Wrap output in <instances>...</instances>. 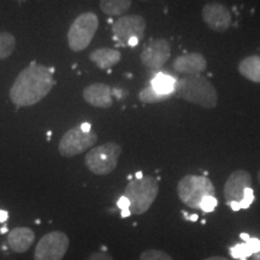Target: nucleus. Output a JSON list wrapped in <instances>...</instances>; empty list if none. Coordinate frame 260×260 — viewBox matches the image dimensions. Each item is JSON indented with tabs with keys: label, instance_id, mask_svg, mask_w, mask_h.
I'll return each mask as SVG.
<instances>
[{
	"label": "nucleus",
	"instance_id": "obj_1",
	"mask_svg": "<svg viewBox=\"0 0 260 260\" xmlns=\"http://www.w3.org/2000/svg\"><path fill=\"white\" fill-rule=\"evenodd\" d=\"M54 86L53 70L31 63L16 77L10 88V99L17 107L32 106L48 95Z\"/></svg>",
	"mask_w": 260,
	"mask_h": 260
},
{
	"label": "nucleus",
	"instance_id": "obj_2",
	"mask_svg": "<svg viewBox=\"0 0 260 260\" xmlns=\"http://www.w3.org/2000/svg\"><path fill=\"white\" fill-rule=\"evenodd\" d=\"M175 93L182 99L205 109H213L218 102V93L216 88L203 75L186 76L176 81Z\"/></svg>",
	"mask_w": 260,
	"mask_h": 260
},
{
	"label": "nucleus",
	"instance_id": "obj_3",
	"mask_svg": "<svg viewBox=\"0 0 260 260\" xmlns=\"http://www.w3.org/2000/svg\"><path fill=\"white\" fill-rule=\"evenodd\" d=\"M158 191V181L152 176H142L130 181L123 195L129 201V212L136 216L147 212L153 205Z\"/></svg>",
	"mask_w": 260,
	"mask_h": 260
},
{
	"label": "nucleus",
	"instance_id": "obj_4",
	"mask_svg": "<svg viewBox=\"0 0 260 260\" xmlns=\"http://www.w3.org/2000/svg\"><path fill=\"white\" fill-rule=\"evenodd\" d=\"M216 189L210 178L197 175H187L177 184V195L184 205L191 209H201L203 201L214 197Z\"/></svg>",
	"mask_w": 260,
	"mask_h": 260
},
{
	"label": "nucleus",
	"instance_id": "obj_5",
	"mask_svg": "<svg viewBox=\"0 0 260 260\" xmlns=\"http://www.w3.org/2000/svg\"><path fill=\"white\" fill-rule=\"evenodd\" d=\"M122 147L116 142H106L90 149L84 158V164L88 170L98 176L111 174L118 164Z\"/></svg>",
	"mask_w": 260,
	"mask_h": 260
},
{
	"label": "nucleus",
	"instance_id": "obj_6",
	"mask_svg": "<svg viewBox=\"0 0 260 260\" xmlns=\"http://www.w3.org/2000/svg\"><path fill=\"white\" fill-rule=\"evenodd\" d=\"M99 27V19L94 12H84L77 16L68 30V44L73 52L86 50L92 42Z\"/></svg>",
	"mask_w": 260,
	"mask_h": 260
},
{
	"label": "nucleus",
	"instance_id": "obj_7",
	"mask_svg": "<svg viewBox=\"0 0 260 260\" xmlns=\"http://www.w3.org/2000/svg\"><path fill=\"white\" fill-rule=\"evenodd\" d=\"M98 141L95 133L90 132L89 124L75 126L68 130L60 139L58 151L61 157L71 158L92 148Z\"/></svg>",
	"mask_w": 260,
	"mask_h": 260
},
{
	"label": "nucleus",
	"instance_id": "obj_8",
	"mask_svg": "<svg viewBox=\"0 0 260 260\" xmlns=\"http://www.w3.org/2000/svg\"><path fill=\"white\" fill-rule=\"evenodd\" d=\"M146 22L139 15H126L119 17L112 25L113 37L121 45L138 46L144 39Z\"/></svg>",
	"mask_w": 260,
	"mask_h": 260
},
{
	"label": "nucleus",
	"instance_id": "obj_9",
	"mask_svg": "<svg viewBox=\"0 0 260 260\" xmlns=\"http://www.w3.org/2000/svg\"><path fill=\"white\" fill-rule=\"evenodd\" d=\"M69 249V237L61 232L42 236L35 247L34 260H63Z\"/></svg>",
	"mask_w": 260,
	"mask_h": 260
},
{
	"label": "nucleus",
	"instance_id": "obj_10",
	"mask_svg": "<svg viewBox=\"0 0 260 260\" xmlns=\"http://www.w3.org/2000/svg\"><path fill=\"white\" fill-rule=\"evenodd\" d=\"M171 46L165 39H155L151 41L142 51L140 59L146 68L159 70L170 59Z\"/></svg>",
	"mask_w": 260,
	"mask_h": 260
},
{
	"label": "nucleus",
	"instance_id": "obj_11",
	"mask_svg": "<svg viewBox=\"0 0 260 260\" xmlns=\"http://www.w3.org/2000/svg\"><path fill=\"white\" fill-rule=\"evenodd\" d=\"M252 186V177L248 171L235 170L228 177V180L224 184V198H225L226 204H241L243 198H245V191L251 188Z\"/></svg>",
	"mask_w": 260,
	"mask_h": 260
},
{
	"label": "nucleus",
	"instance_id": "obj_12",
	"mask_svg": "<svg viewBox=\"0 0 260 260\" xmlns=\"http://www.w3.org/2000/svg\"><path fill=\"white\" fill-rule=\"evenodd\" d=\"M203 19L207 27L216 32H224L232 25V14L222 4H206L203 8Z\"/></svg>",
	"mask_w": 260,
	"mask_h": 260
},
{
	"label": "nucleus",
	"instance_id": "obj_13",
	"mask_svg": "<svg viewBox=\"0 0 260 260\" xmlns=\"http://www.w3.org/2000/svg\"><path fill=\"white\" fill-rule=\"evenodd\" d=\"M83 99L98 109H110L113 105L112 89L105 83H93L83 89Z\"/></svg>",
	"mask_w": 260,
	"mask_h": 260
},
{
	"label": "nucleus",
	"instance_id": "obj_14",
	"mask_svg": "<svg viewBox=\"0 0 260 260\" xmlns=\"http://www.w3.org/2000/svg\"><path fill=\"white\" fill-rule=\"evenodd\" d=\"M207 68V61L200 53H187L177 57L174 61L175 71L184 74L187 76H195L204 73Z\"/></svg>",
	"mask_w": 260,
	"mask_h": 260
},
{
	"label": "nucleus",
	"instance_id": "obj_15",
	"mask_svg": "<svg viewBox=\"0 0 260 260\" xmlns=\"http://www.w3.org/2000/svg\"><path fill=\"white\" fill-rule=\"evenodd\" d=\"M35 241V234L30 228L19 226L12 229L8 235L10 248L16 253H24L30 248Z\"/></svg>",
	"mask_w": 260,
	"mask_h": 260
},
{
	"label": "nucleus",
	"instance_id": "obj_16",
	"mask_svg": "<svg viewBox=\"0 0 260 260\" xmlns=\"http://www.w3.org/2000/svg\"><path fill=\"white\" fill-rule=\"evenodd\" d=\"M121 58V53L113 48H98L89 54L90 61L103 70L115 67L117 63H119Z\"/></svg>",
	"mask_w": 260,
	"mask_h": 260
},
{
	"label": "nucleus",
	"instance_id": "obj_17",
	"mask_svg": "<svg viewBox=\"0 0 260 260\" xmlns=\"http://www.w3.org/2000/svg\"><path fill=\"white\" fill-rule=\"evenodd\" d=\"M239 73L252 82L260 83V57L249 56L239 63Z\"/></svg>",
	"mask_w": 260,
	"mask_h": 260
},
{
	"label": "nucleus",
	"instance_id": "obj_18",
	"mask_svg": "<svg viewBox=\"0 0 260 260\" xmlns=\"http://www.w3.org/2000/svg\"><path fill=\"white\" fill-rule=\"evenodd\" d=\"M99 6L105 15L118 17L128 11L132 6V2L129 0H103L99 3Z\"/></svg>",
	"mask_w": 260,
	"mask_h": 260
},
{
	"label": "nucleus",
	"instance_id": "obj_19",
	"mask_svg": "<svg viewBox=\"0 0 260 260\" xmlns=\"http://www.w3.org/2000/svg\"><path fill=\"white\" fill-rule=\"evenodd\" d=\"M175 84H176L175 79H172L171 76L164 74L157 75L153 81H152V87L157 92L161 94H169V95H171L175 92Z\"/></svg>",
	"mask_w": 260,
	"mask_h": 260
},
{
	"label": "nucleus",
	"instance_id": "obj_20",
	"mask_svg": "<svg viewBox=\"0 0 260 260\" xmlns=\"http://www.w3.org/2000/svg\"><path fill=\"white\" fill-rule=\"evenodd\" d=\"M16 47V39L10 32H0V60L12 54Z\"/></svg>",
	"mask_w": 260,
	"mask_h": 260
},
{
	"label": "nucleus",
	"instance_id": "obj_21",
	"mask_svg": "<svg viewBox=\"0 0 260 260\" xmlns=\"http://www.w3.org/2000/svg\"><path fill=\"white\" fill-rule=\"evenodd\" d=\"M168 98H170L169 94L159 93L152 86L146 87V88L142 89L139 94V99L141 100L142 103H146V104L159 103V102H162V100L168 99Z\"/></svg>",
	"mask_w": 260,
	"mask_h": 260
},
{
	"label": "nucleus",
	"instance_id": "obj_22",
	"mask_svg": "<svg viewBox=\"0 0 260 260\" xmlns=\"http://www.w3.org/2000/svg\"><path fill=\"white\" fill-rule=\"evenodd\" d=\"M140 260H174L168 253L159 249H147L140 256Z\"/></svg>",
	"mask_w": 260,
	"mask_h": 260
},
{
	"label": "nucleus",
	"instance_id": "obj_23",
	"mask_svg": "<svg viewBox=\"0 0 260 260\" xmlns=\"http://www.w3.org/2000/svg\"><path fill=\"white\" fill-rule=\"evenodd\" d=\"M230 253H232L234 258L242 259V260H245L246 258H248V256L252 255V253L249 251L248 247H247L246 242L241 243V245H236L234 248L230 249Z\"/></svg>",
	"mask_w": 260,
	"mask_h": 260
},
{
	"label": "nucleus",
	"instance_id": "obj_24",
	"mask_svg": "<svg viewBox=\"0 0 260 260\" xmlns=\"http://www.w3.org/2000/svg\"><path fill=\"white\" fill-rule=\"evenodd\" d=\"M217 204H218V203H217L216 198H214V197H209V198H206V199L203 201L200 210H203L204 212H212V211L216 209Z\"/></svg>",
	"mask_w": 260,
	"mask_h": 260
},
{
	"label": "nucleus",
	"instance_id": "obj_25",
	"mask_svg": "<svg viewBox=\"0 0 260 260\" xmlns=\"http://www.w3.org/2000/svg\"><path fill=\"white\" fill-rule=\"evenodd\" d=\"M253 200H254V194H253L252 188H248V189L245 191V198H243L242 203L240 204V207H241V209H248V207L251 206V204L253 203Z\"/></svg>",
	"mask_w": 260,
	"mask_h": 260
},
{
	"label": "nucleus",
	"instance_id": "obj_26",
	"mask_svg": "<svg viewBox=\"0 0 260 260\" xmlns=\"http://www.w3.org/2000/svg\"><path fill=\"white\" fill-rule=\"evenodd\" d=\"M246 245L249 248V251H251L252 255L260 251V241L258 239H249L248 241L246 242Z\"/></svg>",
	"mask_w": 260,
	"mask_h": 260
},
{
	"label": "nucleus",
	"instance_id": "obj_27",
	"mask_svg": "<svg viewBox=\"0 0 260 260\" xmlns=\"http://www.w3.org/2000/svg\"><path fill=\"white\" fill-rule=\"evenodd\" d=\"M87 260H113V258L107 252H95L92 253Z\"/></svg>",
	"mask_w": 260,
	"mask_h": 260
},
{
	"label": "nucleus",
	"instance_id": "obj_28",
	"mask_svg": "<svg viewBox=\"0 0 260 260\" xmlns=\"http://www.w3.org/2000/svg\"><path fill=\"white\" fill-rule=\"evenodd\" d=\"M205 260H229V259L224 258V256H211V258H207Z\"/></svg>",
	"mask_w": 260,
	"mask_h": 260
},
{
	"label": "nucleus",
	"instance_id": "obj_29",
	"mask_svg": "<svg viewBox=\"0 0 260 260\" xmlns=\"http://www.w3.org/2000/svg\"><path fill=\"white\" fill-rule=\"evenodd\" d=\"M252 260H260V251L258 253H255V254L252 255Z\"/></svg>",
	"mask_w": 260,
	"mask_h": 260
},
{
	"label": "nucleus",
	"instance_id": "obj_30",
	"mask_svg": "<svg viewBox=\"0 0 260 260\" xmlns=\"http://www.w3.org/2000/svg\"><path fill=\"white\" fill-rule=\"evenodd\" d=\"M258 181H259V183H260V170L258 172Z\"/></svg>",
	"mask_w": 260,
	"mask_h": 260
}]
</instances>
